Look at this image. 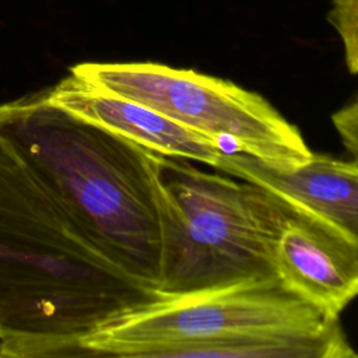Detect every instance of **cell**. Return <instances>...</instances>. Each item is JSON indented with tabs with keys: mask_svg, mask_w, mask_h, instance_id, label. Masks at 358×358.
<instances>
[{
	"mask_svg": "<svg viewBox=\"0 0 358 358\" xmlns=\"http://www.w3.org/2000/svg\"><path fill=\"white\" fill-rule=\"evenodd\" d=\"M70 73L275 168L298 166L313 154L268 101L231 81L150 62H87Z\"/></svg>",
	"mask_w": 358,
	"mask_h": 358,
	"instance_id": "4",
	"label": "cell"
},
{
	"mask_svg": "<svg viewBox=\"0 0 358 358\" xmlns=\"http://www.w3.org/2000/svg\"><path fill=\"white\" fill-rule=\"evenodd\" d=\"M327 18L343 43L350 73L358 74V0H331Z\"/></svg>",
	"mask_w": 358,
	"mask_h": 358,
	"instance_id": "9",
	"label": "cell"
},
{
	"mask_svg": "<svg viewBox=\"0 0 358 358\" xmlns=\"http://www.w3.org/2000/svg\"><path fill=\"white\" fill-rule=\"evenodd\" d=\"M0 133L110 260L161 289L165 204L157 152L63 110L45 91L0 103Z\"/></svg>",
	"mask_w": 358,
	"mask_h": 358,
	"instance_id": "2",
	"label": "cell"
},
{
	"mask_svg": "<svg viewBox=\"0 0 358 358\" xmlns=\"http://www.w3.org/2000/svg\"><path fill=\"white\" fill-rule=\"evenodd\" d=\"M166 295L110 260L0 133V357L84 355L92 330Z\"/></svg>",
	"mask_w": 358,
	"mask_h": 358,
	"instance_id": "1",
	"label": "cell"
},
{
	"mask_svg": "<svg viewBox=\"0 0 358 358\" xmlns=\"http://www.w3.org/2000/svg\"><path fill=\"white\" fill-rule=\"evenodd\" d=\"M165 204L161 291L185 295L277 280L271 267L259 186L157 154Z\"/></svg>",
	"mask_w": 358,
	"mask_h": 358,
	"instance_id": "3",
	"label": "cell"
},
{
	"mask_svg": "<svg viewBox=\"0 0 358 358\" xmlns=\"http://www.w3.org/2000/svg\"><path fill=\"white\" fill-rule=\"evenodd\" d=\"M259 189L275 278L324 316L340 319L358 298V246L312 213Z\"/></svg>",
	"mask_w": 358,
	"mask_h": 358,
	"instance_id": "6",
	"label": "cell"
},
{
	"mask_svg": "<svg viewBox=\"0 0 358 358\" xmlns=\"http://www.w3.org/2000/svg\"><path fill=\"white\" fill-rule=\"evenodd\" d=\"M217 169L312 213L358 246V159L312 154L298 166L275 168L248 154L225 151Z\"/></svg>",
	"mask_w": 358,
	"mask_h": 358,
	"instance_id": "8",
	"label": "cell"
},
{
	"mask_svg": "<svg viewBox=\"0 0 358 358\" xmlns=\"http://www.w3.org/2000/svg\"><path fill=\"white\" fill-rule=\"evenodd\" d=\"M330 319L278 280H263L166 295L96 327L80 347L91 357L147 358L151 350L171 343L255 330L316 327Z\"/></svg>",
	"mask_w": 358,
	"mask_h": 358,
	"instance_id": "5",
	"label": "cell"
},
{
	"mask_svg": "<svg viewBox=\"0 0 358 358\" xmlns=\"http://www.w3.org/2000/svg\"><path fill=\"white\" fill-rule=\"evenodd\" d=\"M331 122L347 151L358 159V99L334 112Z\"/></svg>",
	"mask_w": 358,
	"mask_h": 358,
	"instance_id": "10",
	"label": "cell"
},
{
	"mask_svg": "<svg viewBox=\"0 0 358 358\" xmlns=\"http://www.w3.org/2000/svg\"><path fill=\"white\" fill-rule=\"evenodd\" d=\"M50 103L152 152L217 168L228 145L143 103L69 74L45 90Z\"/></svg>",
	"mask_w": 358,
	"mask_h": 358,
	"instance_id": "7",
	"label": "cell"
}]
</instances>
